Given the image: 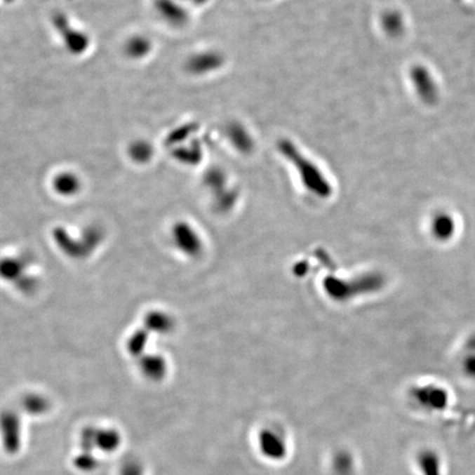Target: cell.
<instances>
[{"mask_svg":"<svg viewBox=\"0 0 475 475\" xmlns=\"http://www.w3.org/2000/svg\"><path fill=\"white\" fill-rule=\"evenodd\" d=\"M95 447L102 453H114L121 443L119 432L114 429H95Z\"/></svg>","mask_w":475,"mask_h":475,"instance_id":"cell-7","label":"cell"},{"mask_svg":"<svg viewBox=\"0 0 475 475\" xmlns=\"http://www.w3.org/2000/svg\"><path fill=\"white\" fill-rule=\"evenodd\" d=\"M262 450L267 455L273 457H281L284 453L285 447L283 441L281 442L280 438L277 437L273 432H263L261 436Z\"/></svg>","mask_w":475,"mask_h":475,"instance_id":"cell-12","label":"cell"},{"mask_svg":"<svg viewBox=\"0 0 475 475\" xmlns=\"http://www.w3.org/2000/svg\"><path fill=\"white\" fill-rule=\"evenodd\" d=\"M138 368L147 381L161 382L168 374V362L161 354L150 352L137 360Z\"/></svg>","mask_w":475,"mask_h":475,"instance_id":"cell-3","label":"cell"},{"mask_svg":"<svg viewBox=\"0 0 475 475\" xmlns=\"http://www.w3.org/2000/svg\"><path fill=\"white\" fill-rule=\"evenodd\" d=\"M119 475H145L142 465L137 460H128L121 465Z\"/></svg>","mask_w":475,"mask_h":475,"instance_id":"cell-15","label":"cell"},{"mask_svg":"<svg viewBox=\"0 0 475 475\" xmlns=\"http://www.w3.org/2000/svg\"><path fill=\"white\" fill-rule=\"evenodd\" d=\"M154 8L161 19L172 25H178L183 20L181 11H175L176 6L174 0H155Z\"/></svg>","mask_w":475,"mask_h":475,"instance_id":"cell-9","label":"cell"},{"mask_svg":"<svg viewBox=\"0 0 475 475\" xmlns=\"http://www.w3.org/2000/svg\"><path fill=\"white\" fill-rule=\"evenodd\" d=\"M22 274V262L13 257L0 260V277L3 280L15 281Z\"/></svg>","mask_w":475,"mask_h":475,"instance_id":"cell-11","label":"cell"},{"mask_svg":"<svg viewBox=\"0 0 475 475\" xmlns=\"http://www.w3.org/2000/svg\"><path fill=\"white\" fill-rule=\"evenodd\" d=\"M96 464L97 461L95 460L92 453H83L75 460V465H76L79 470L91 471L96 468Z\"/></svg>","mask_w":475,"mask_h":475,"instance_id":"cell-14","label":"cell"},{"mask_svg":"<svg viewBox=\"0 0 475 475\" xmlns=\"http://www.w3.org/2000/svg\"><path fill=\"white\" fill-rule=\"evenodd\" d=\"M170 238L178 251H181L186 257H199L203 251V240L195 228L187 222H176L172 227Z\"/></svg>","mask_w":475,"mask_h":475,"instance_id":"cell-2","label":"cell"},{"mask_svg":"<svg viewBox=\"0 0 475 475\" xmlns=\"http://www.w3.org/2000/svg\"><path fill=\"white\" fill-rule=\"evenodd\" d=\"M52 187L58 195L62 197H74L81 192V181L77 174L64 170L56 174L52 181Z\"/></svg>","mask_w":475,"mask_h":475,"instance_id":"cell-5","label":"cell"},{"mask_svg":"<svg viewBox=\"0 0 475 475\" xmlns=\"http://www.w3.org/2000/svg\"><path fill=\"white\" fill-rule=\"evenodd\" d=\"M128 154L133 162L138 164H147L153 156V147L145 140H135L130 143Z\"/></svg>","mask_w":475,"mask_h":475,"instance_id":"cell-10","label":"cell"},{"mask_svg":"<svg viewBox=\"0 0 475 475\" xmlns=\"http://www.w3.org/2000/svg\"><path fill=\"white\" fill-rule=\"evenodd\" d=\"M21 436L22 429L19 415L11 409L0 413V441L6 453L9 455L18 453L22 442Z\"/></svg>","mask_w":475,"mask_h":475,"instance_id":"cell-1","label":"cell"},{"mask_svg":"<svg viewBox=\"0 0 475 475\" xmlns=\"http://www.w3.org/2000/svg\"><path fill=\"white\" fill-rule=\"evenodd\" d=\"M151 333L145 330V328L135 329L131 335L128 337L126 342V350L130 356L138 360L143 354H147V347L150 343Z\"/></svg>","mask_w":475,"mask_h":475,"instance_id":"cell-6","label":"cell"},{"mask_svg":"<svg viewBox=\"0 0 475 475\" xmlns=\"http://www.w3.org/2000/svg\"><path fill=\"white\" fill-rule=\"evenodd\" d=\"M174 327L173 317L163 310H149L143 318V328L151 335H166L173 331Z\"/></svg>","mask_w":475,"mask_h":475,"instance_id":"cell-4","label":"cell"},{"mask_svg":"<svg viewBox=\"0 0 475 475\" xmlns=\"http://www.w3.org/2000/svg\"><path fill=\"white\" fill-rule=\"evenodd\" d=\"M152 44L145 36H131L125 44V53L130 59L142 60L150 54Z\"/></svg>","mask_w":475,"mask_h":475,"instance_id":"cell-8","label":"cell"},{"mask_svg":"<svg viewBox=\"0 0 475 475\" xmlns=\"http://www.w3.org/2000/svg\"><path fill=\"white\" fill-rule=\"evenodd\" d=\"M48 399L39 394L28 395L22 401L23 408L31 415L44 414L48 410Z\"/></svg>","mask_w":475,"mask_h":475,"instance_id":"cell-13","label":"cell"}]
</instances>
